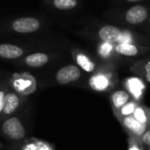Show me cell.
<instances>
[{
  "label": "cell",
  "mask_w": 150,
  "mask_h": 150,
  "mask_svg": "<svg viewBox=\"0 0 150 150\" xmlns=\"http://www.w3.org/2000/svg\"><path fill=\"white\" fill-rule=\"evenodd\" d=\"M2 133L8 139L19 142L26 137V129L19 117L11 116L6 118L2 123Z\"/></svg>",
  "instance_id": "1"
},
{
  "label": "cell",
  "mask_w": 150,
  "mask_h": 150,
  "mask_svg": "<svg viewBox=\"0 0 150 150\" xmlns=\"http://www.w3.org/2000/svg\"><path fill=\"white\" fill-rule=\"evenodd\" d=\"M11 28L13 31L18 32V33H33L40 28V22L35 18H19L13 22Z\"/></svg>",
  "instance_id": "2"
},
{
  "label": "cell",
  "mask_w": 150,
  "mask_h": 150,
  "mask_svg": "<svg viewBox=\"0 0 150 150\" xmlns=\"http://www.w3.org/2000/svg\"><path fill=\"white\" fill-rule=\"evenodd\" d=\"M122 125L127 131V133L131 135V138H135V139L138 140H141L142 136L146 133V131L149 129L148 125L137 121L133 115L123 117Z\"/></svg>",
  "instance_id": "3"
},
{
  "label": "cell",
  "mask_w": 150,
  "mask_h": 150,
  "mask_svg": "<svg viewBox=\"0 0 150 150\" xmlns=\"http://www.w3.org/2000/svg\"><path fill=\"white\" fill-rule=\"evenodd\" d=\"M80 75H81V72L76 65H68V66L61 68L57 72L56 79L59 83L67 84L78 80L80 78Z\"/></svg>",
  "instance_id": "4"
},
{
  "label": "cell",
  "mask_w": 150,
  "mask_h": 150,
  "mask_svg": "<svg viewBox=\"0 0 150 150\" xmlns=\"http://www.w3.org/2000/svg\"><path fill=\"white\" fill-rule=\"evenodd\" d=\"M148 18V11L146 7L142 5H135L131 7L125 13V20L129 24L132 25H138L143 23Z\"/></svg>",
  "instance_id": "5"
},
{
  "label": "cell",
  "mask_w": 150,
  "mask_h": 150,
  "mask_svg": "<svg viewBox=\"0 0 150 150\" xmlns=\"http://www.w3.org/2000/svg\"><path fill=\"white\" fill-rule=\"evenodd\" d=\"M99 37L103 42H108V43H113V42H118V39L120 37L121 31L117 27L112 25L103 26L99 30Z\"/></svg>",
  "instance_id": "6"
},
{
  "label": "cell",
  "mask_w": 150,
  "mask_h": 150,
  "mask_svg": "<svg viewBox=\"0 0 150 150\" xmlns=\"http://www.w3.org/2000/svg\"><path fill=\"white\" fill-rule=\"evenodd\" d=\"M24 54V50L22 47L13 44L2 43L0 44V58L7 59V60H13L22 57Z\"/></svg>",
  "instance_id": "7"
},
{
  "label": "cell",
  "mask_w": 150,
  "mask_h": 150,
  "mask_svg": "<svg viewBox=\"0 0 150 150\" xmlns=\"http://www.w3.org/2000/svg\"><path fill=\"white\" fill-rule=\"evenodd\" d=\"M20 106V99L15 93H7L4 97V105H3L2 113L5 116L13 114Z\"/></svg>",
  "instance_id": "8"
},
{
  "label": "cell",
  "mask_w": 150,
  "mask_h": 150,
  "mask_svg": "<svg viewBox=\"0 0 150 150\" xmlns=\"http://www.w3.org/2000/svg\"><path fill=\"white\" fill-rule=\"evenodd\" d=\"M50 58L46 54L43 52H35V54H31L29 56L26 57L25 63L26 65H28L29 67H41L43 65H45L48 62Z\"/></svg>",
  "instance_id": "9"
},
{
  "label": "cell",
  "mask_w": 150,
  "mask_h": 150,
  "mask_svg": "<svg viewBox=\"0 0 150 150\" xmlns=\"http://www.w3.org/2000/svg\"><path fill=\"white\" fill-rule=\"evenodd\" d=\"M129 100V95L125 91H117L111 96V101H112L113 107L115 109H120L122 106H125Z\"/></svg>",
  "instance_id": "10"
},
{
  "label": "cell",
  "mask_w": 150,
  "mask_h": 150,
  "mask_svg": "<svg viewBox=\"0 0 150 150\" xmlns=\"http://www.w3.org/2000/svg\"><path fill=\"white\" fill-rule=\"evenodd\" d=\"M21 150H54V148L50 144L45 143L43 141L32 139L30 141L26 142Z\"/></svg>",
  "instance_id": "11"
},
{
  "label": "cell",
  "mask_w": 150,
  "mask_h": 150,
  "mask_svg": "<svg viewBox=\"0 0 150 150\" xmlns=\"http://www.w3.org/2000/svg\"><path fill=\"white\" fill-rule=\"evenodd\" d=\"M115 50L119 54L127 57H135L139 52L137 46L132 43H118L115 46Z\"/></svg>",
  "instance_id": "12"
},
{
  "label": "cell",
  "mask_w": 150,
  "mask_h": 150,
  "mask_svg": "<svg viewBox=\"0 0 150 150\" xmlns=\"http://www.w3.org/2000/svg\"><path fill=\"white\" fill-rule=\"evenodd\" d=\"M90 83L95 90L97 91H104L109 86V79L104 74L96 75L90 79Z\"/></svg>",
  "instance_id": "13"
},
{
  "label": "cell",
  "mask_w": 150,
  "mask_h": 150,
  "mask_svg": "<svg viewBox=\"0 0 150 150\" xmlns=\"http://www.w3.org/2000/svg\"><path fill=\"white\" fill-rule=\"evenodd\" d=\"M127 86L129 88V92L136 97V98H139L142 95V92H143L144 86L142 83V81L138 78H129L127 81Z\"/></svg>",
  "instance_id": "14"
},
{
  "label": "cell",
  "mask_w": 150,
  "mask_h": 150,
  "mask_svg": "<svg viewBox=\"0 0 150 150\" xmlns=\"http://www.w3.org/2000/svg\"><path fill=\"white\" fill-rule=\"evenodd\" d=\"M133 116L135 117V119L137 121L141 123H144V125H150V115L148 114V112L141 106H137V108L135 109L133 113Z\"/></svg>",
  "instance_id": "15"
},
{
  "label": "cell",
  "mask_w": 150,
  "mask_h": 150,
  "mask_svg": "<svg viewBox=\"0 0 150 150\" xmlns=\"http://www.w3.org/2000/svg\"><path fill=\"white\" fill-rule=\"evenodd\" d=\"M77 63L84 71L86 72H93L95 69V64L86 56V54H77L76 57Z\"/></svg>",
  "instance_id": "16"
},
{
  "label": "cell",
  "mask_w": 150,
  "mask_h": 150,
  "mask_svg": "<svg viewBox=\"0 0 150 150\" xmlns=\"http://www.w3.org/2000/svg\"><path fill=\"white\" fill-rule=\"evenodd\" d=\"M54 5L56 8L62 11H68L76 7L77 0H54Z\"/></svg>",
  "instance_id": "17"
},
{
  "label": "cell",
  "mask_w": 150,
  "mask_h": 150,
  "mask_svg": "<svg viewBox=\"0 0 150 150\" xmlns=\"http://www.w3.org/2000/svg\"><path fill=\"white\" fill-rule=\"evenodd\" d=\"M136 108H137V104L135 102H127L125 106L119 109V113L122 117L129 116V115H133Z\"/></svg>",
  "instance_id": "18"
},
{
  "label": "cell",
  "mask_w": 150,
  "mask_h": 150,
  "mask_svg": "<svg viewBox=\"0 0 150 150\" xmlns=\"http://www.w3.org/2000/svg\"><path fill=\"white\" fill-rule=\"evenodd\" d=\"M112 48L113 47H112V44L111 43H108V42H103V43L101 44L100 48H99V52H100V54L102 57L107 58V57L110 54Z\"/></svg>",
  "instance_id": "19"
},
{
  "label": "cell",
  "mask_w": 150,
  "mask_h": 150,
  "mask_svg": "<svg viewBox=\"0 0 150 150\" xmlns=\"http://www.w3.org/2000/svg\"><path fill=\"white\" fill-rule=\"evenodd\" d=\"M129 150H145V148H144L141 140L135 139V138H131V139H129Z\"/></svg>",
  "instance_id": "20"
},
{
  "label": "cell",
  "mask_w": 150,
  "mask_h": 150,
  "mask_svg": "<svg viewBox=\"0 0 150 150\" xmlns=\"http://www.w3.org/2000/svg\"><path fill=\"white\" fill-rule=\"evenodd\" d=\"M141 141L143 146L145 147V150H150V129L146 131V133L142 136Z\"/></svg>",
  "instance_id": "21"
},
{
  "label": "cell",
  "mask_w": 150,
  "mask_h": 150,
  "mask_svg": "<svg viewBox=\"0 0 150 150\" xmlns=\"http://www.w3.org/2000/svg\"><path fill=\"white\" fill-rule=\"evenodd\" d=\"M132 41V35L129 31H125L122 32L121 31V34H120V37L118 39V42L119 43H131Z\"/></svg>",
  "instance_id": "22"
},
{
  "label": "cell",
  "mask_w": 150,
  "mask_h": 150,
  "mask_svg": "<svg viewBox=\"0 0 150 150\" xmlns=\"http://www.w3.org/2000/svg\"><path fill=\"white\" fill-rule=\"evenodd\" d=\"M145 75H146V80H147V82L150 83V61L146 63V65H145Z\"/></svg>",
  "instance_id": "23"
},
{
  "label": "cell",
  "mask_w": 150,
  "mask_h": 150,
  "mask_svg": "<svg viewBox=\"0 0 150 150\" xmlns=\"http://www.w3.org/2000/svg\"><path fill=\"white\" fill-rule=\"evenodd\" d=\"M4 97L5 93L3 91H0V113H2L3 111V105H4Z\"/></svg>",
  "instance_id": "24"
},
{
  "label": "cell",
  "mask_w": 150,
  "mask_h": 150,
  "mask_svg": "<svg viewBox=\"0 0 150 150\" xmlns=\"http://www.w3.org/2000/svg\"><path fill=\"white\" fill-rule=\"evenodd\" d=\"M18 148H19V144H15V145L9 146V147H7L5 150H18Z\"/></svg>",
  "instance_id": "25"
},
{
  "label": "cell",
  "mask_w": 150,
  "mask_h": 150,
  "mask_svg": "<svg viewBox=\"0 0 150 150\" xmlns=\"http://www.w3.org/2000/svg\"><path fill=\"white\" fill-rule=\"evenodd\" d=\"M129 2H138V1H142V0H127Z\"/></svg>",
  "instance_id": "26"
}]
</instances>
